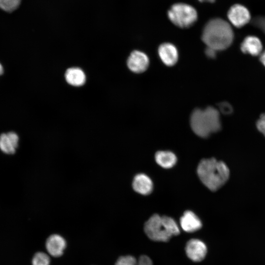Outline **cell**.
<instances>
[{
    "label": "cell",
    "instance_id": "obj_16",
    "mask_svg": "<svg viewBox=\"0 0 265 265\" xmlns=\"http://www.w3.org/2000/svg\"><path fill=\"white\" fill-rule=\"evenodd\" d=\"M155 157L157 163L165 168L172 167L177 161L176 155L170 151H158Z\"/></svg>",
    "mask_w": 265,
    "mask_h": 265
},
{
    "label": "cell",
    "instance_id": "obj_7",
    "mask_svg": "<svg viewBox=\"0 0 265 265\" xmlns=\"http://www.w3.org/2000/svg\"><path fill=\"white\" fill-rule=\"evenodd\" d=\"M149 59L143 52L134 51L131 53L127 60V65L129 69L135 73H141L148 67Z\"/></svg>",
    "mask_w": 265,
    "mask_h": 265
},
{
    "label": "cell",
    "instance_id": "obj_22",
    "mask_svg": "<svg viewBox=\"0 0 265 265\" xmlns=\"http://www.w3.org/2000/svg\"><path fill=\"white\" fill-rule=\"evenodd\" d=\"M253 25L265 32V16L256 17L252 22Z\"/></svg>",
    "mask_w": 265,
    "mask_h": 265
},
{
    "label": "cell",
    "instance_id": "obj_21",
    "mask_svg": "<svg viewBox=\"0 0 265 265\" xmlns=\"http://www.w3.org/2000/svg\"><path fill=\"white\" fill-rule=\"evenodd\" d=\"M258 131L265 136V113L262 114L256 123Z\"/></svg>",
    "mask_w": 265,
    "mask_h": 265
},
{
    "label": "cell",
    "instance_id": "obj_20",
    "mask_svg": "<svg viewBox=\"0 0 265 265\" xmlns=\"http://www.w3.org/2000/svg\"><path fill=\"white\" fill-rule=\"evenodd\" d=\"M220 111L225 115H230L233 112L234 109L232 105L227 102H222L218 105Z\"/></svg>",
    "mask_w": 265,
    "mask_h": 265
},
{
    "label": "cell",
    "instance_id": "obj_6",
    "mask_svg": "<svg viewBox=\"0 0 265 265\" xmlns=\"http://www.w3.org/2000/svg\"><path fill=\"white\" fill-rule=\"evenodd\" d=\"M230 23L236 27L245 26L251 20V15L248 9L240 4L232 5L227 12Z\"/></svg>",
    "mask_w": 265,
    "mask_h": 265
},
{
    "label": "cell",
    "instance_id": "obj_24",
    "mask_svg": "<svg viewBox=\"0 0 265 265\" xmlns=\"http://www.w3.org/2000/svg\"><path fill=\"white\" fill-rule=\"evenodd\" d=\"M260 61L265 67V50L260 54Z\"/></svg>",
    "mask_w": 265,
    "mask_h": 265
},
{
    "label": "cell",
    "instance_id": "obj_10",
    "mask_svg": "<svg viewBox=\"0 0 265 265\" xmlns=\"http://www.w3.org/2000/svg\"><path fill=\"white\" fill-rule=\"evenodd\" d=\"M159 57L166 65H174L178 60V52L176 47L170 43L160 45L158 49Z\"/></svg>",
    "mask_w": 265,
    "mask_h": 265
},
{
    "label": "cell",
    "instance_id": "obj_11",
    "mask_svg": "<svg viewBox=\"0 0 265 265\" xmlns=\"http://www.w3.org/2000/svg\"><path fill=\"white\" fill-rule=\"evenodd\" d=\"M19 138L14 132L3 133L0 135V149L5 154H13L18 147Z\"/></svg>",
    "mask_w": 265,
    "mask_h": 265
},
{
    "label": "cell",
    "instance_id": "obj_17",
    "mask_svg": "<svg viewBox=\"0 0 265 265\" xmlns=\"http://www.w3.org/2000/svg\"><path fill=\"white\" fill-rule=\"evenodd\" d=\"M115 265H153L151 259L146 255H142L138 259L130 255L120 257Z\"/></svg>",
    "mask_w": 265,
    "mask_h": 265
},
{
    "label": "cell",
    "instance_id": "obj_5",
    "mask_svg": "<svg viewBox=\"0 0 265 265\" xmlns=\"http://www.w3.org/2000/svg\"><path fill=\"white\" fill-rule=\"evenodd\" d=\"M167 15L171 22L181 28L191 26L197 19V13L195 8L183 3L173 5L169 9Z\"/></svg>",
    "mask_w": 265,
    "mask_h": 265
},
{
    "label": "cell",
    "instance_id": "obj_19",
    "mask_svg": "<svg viewBox=\"0 0 265 265\" xmlns=\"http://www.w3.org/2000/svg\"><path fill=\"white\" fill-rule=\"evenodd\" d=\"M50 257L44 252H38L33 257L32 265H50Z\"/></svg>",
    "mask_w": 265,
    "mask_h": 265
},
{
    "label": "cell",
    "instance_id": "obj_4",
    "mask_svg": "<svg viewBox=\"0 0 265 265\" xmlns=\"http://www.w3.org/2000/svg\"><path fill=\"white\" fill-rule=\"evenodd\" d=\"M144 232L154 241L166 242L180 233L175 221L171 217L154 214L145 223Z\"/></svg>",
    "mask_w": 265,
    "mask_h": 265
},
{
    "label": "cell",
    "instance_id": "obj_8",
    "mask_svg": "<svg viewBox=\"0 0 265 265\" xmlns=\"http://www.w3.org/2000/svg\"><path fill=\"white\" fill-rule=\"evenodd\" d=\"M185 250L187 256L194 262L202 261L207 252L206 244L202 241L195 238L187 241Z\"/></svg>",
    "mask_w": 265,
    "mask_h": 265
},
{
    "label": "cell",
    "instance_id": "obj_18",
    "mask_svg": "<svg viewBox=\"0 0 265 265\" xmlns=\"http://www.w3.org/2000/svg\"><path fill=\"white\" fill-rule=\"evenodd\" d=\"M21 2V0H0V9L12 12L18 8Z\"/></svg>",
    "mask_w": 265,
    "mask_h": 265
},
{
    "label": "cell",
    "instance_id": "obj_3",
    "mask_svg": "<svg viewBox=\"0 0 265 265\" xmlns=\"http://www.w3.org/2000/svg\"><path fill=\"white\" fill-rule=\"evenodd\" d=\"M190 122L194 132L203 138L218 132L221 128L219 111L212 106L194 110L190 116Z\"/></svg>",
    "mask_w": 265,
    "mask_h": 265
},
{
    "label": "cell",
    "instance_id": "obj_26",
    "mask_svg": "<svg viewBox=\"0 0 265 265\" xmlns=\"http://www.w3.org/2000/svg\"><path fill=\"white\" fill-rule=\"evenodd\" d=\"M201 2H213L215 0H199Z\"/></svg>",
    "mask_w": 265,
    "mask_h": 265
},
{
    "label": "cell",
    "instance_id": "obj_14",
    "mask_svg": "<svg viewBox=\"0 0 265 265\" xmlns=\"http://www.w3.org/2000/svg\"><path fill=\"white\" fill-rule=\"evenodd\" d=\"M132 185L134 191L142 195L149 194L153 189L151 180L143 173H139L134 176Z\"/></svg>",
    "mask_w": 265,
    "mask_h": 265
},
{
    "label": "cell",
    "instance_id": "obj_2",
    "mask_svg": "<svg viewBox=\"0 0 265 265\" xmlns=\"http://www.w3.org/2000/svg\"><path fill=\"white\" fill-rule=\"evenodd\" d=\"M197 173L202 183L213 191L222 186L230 176L227 165L214 158L202 159L198 164Z\"/></svg>",
    "mask_w": 265,
    "mask_h": 265
},
{
    "label": "cell",
    "instance_id": "obj_13",
    "mask_svg": "<svg viewBox=\"0 0 265 265\" xmlns=\"http://www.w3.org/2000/svg\"><path fill=\"white\" fill-rule=\"evenodd\" d=\"M263 45L261 40L256 36L246 37L240 45V50L244 53L252 56L260 55L262 52Z\"/></svg>",
    "mask_w": 265,
    "mask_h": 265
},
{
    "label": "cell",
    "instance_id": "obj_1",
    "mask_svg": "<svg viewBox=\"0 0 265 265\" xmlns=\"http://www.w3.org/2000/svg\"><path fill=\"white\" fill-rule=\"evenodd\" d=\"M234 33L231 25L221 18L210 20L205 26L202 35L207 47L216 51L229 48L232 44Z\"/></svg>",
    "mask_w": 265,
    "mask_h": 265
},
{
    "label": "cell",
    "instance_id": "obj_15",
    "mask_svg": "<svg viewBox=\"0 0 265 265\" xmlns=\"http://www.w3.org/2000/svg\"><path fill=\"white\" fill-rule=\"evenodd\" d=\"M67 82L75 86L82 85L85 81V75L80 68L73 67L67 70L65 75Z\"/></svg>",
    "mask_w": 265,
    "mask_h": 265
},
{
    "label": "cell",
    "instance_id": "obj_23",
    "mask_svg": "<svg viewBox=\"0 0 265 265\" xmlns=\"http://www.w3.org/2000/svg\"><path fill=\"white\" fill-rule=\"evenodd\" d=\"M217 52V51L212 48L207 47L205 51V53L207 57L213 59L216 56Z\"/></svg>",
    "mask_w": 265,
    "mask_h": 265
},
{
    "label": "cell",
    "instance_id": "obj_12",
    "mask_svg": "<svg viewBox=\"0 0 265 265\" xmlns=\"http://www.w3.org/2000/svg\"><path fill=\"white\" fill-rule=\"evenodd\" d=\"M182 228L188 233L195 232L199 230L202 226L199 218L192 211H186L180 218Z\"/></svg>",
    "mask_w": 265,
    "mask_h": 265
},
{
    "label": "cell",
    "instance_id": "obj_25",
    "mask_svg": "<svg viewBox=\"0 0 265 265\" xmlns=\"http://www.w3.org/2000/svg\"><path fill=\"white\" fill-rule=\"evenodd\" d=\"M3 73V68L2 65L0 63V75H1Z\"/></svg>",
    "mask_w": 265,
    "mask_h": 265
},
{
    "label": "cell",
    "instance_id": "obj_9",
    "mask_svg": "<svg viewBox=\"0 0 265 265\" xmlns=\"http://www.w3.org/2000/svg\"><path fill=\"white\" fill-rule=\"evenodd\" d=\"M45 245L51 255L59 257L63 254L67 243L65 238L60 235L52 234L47 239Z\"/></svg>",
    "mask_w": 265,
    "mask_h": 265
}]
</instances>
